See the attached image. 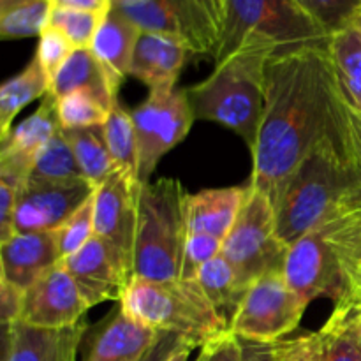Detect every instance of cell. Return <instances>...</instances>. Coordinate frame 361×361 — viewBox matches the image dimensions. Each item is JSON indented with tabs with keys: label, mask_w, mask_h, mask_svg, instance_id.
<instances>
[{
	"label": "cell",
	"mask_w": 361,
	"mask_h": 361,
	"mask_svg": "<svg viewBox=\"0 0 361 361\" xmlns=\"http://www.w3.org/2000/svg\"><path fill=\"white\" fill-rule=\"evenodd\" d=\"M341 85L328 42L277 51L267 67V99L250 185L271 196L341 118Z\"/></svg>",
	"instance_id": "1"
},
{
	"label": "cell",
	"mask_w": 361,
	"mask_h": 361,
	"mask_svg": "<svg viewBox=\"0 0 361 361\" xmlns=\"http://www.w3.org/2000/svg\"><path fill=\"white\" fill-rule=\"evenodd\" d=\"M360 201V178L337 129L300 161L271 196L279 236L289 247Z\"/></svg>",
	"instance_id": "2"
},
{
	"label": "cell",
	"mask_w": 361,
	"mask_h": 361,
	"mask_svg": "<svg viewBox=\"0 0 361 361\" xmlns=\"http://www.w3.org/2000/svg\"><path fill=\"white\" fill-rule=\"evenodd\" d=\"M277 51L270 41L250 37L215 63L207 80L185 88L194 118L233 130L252 152L263 122L267 67Z\"/></svg>",
	"instance_id": "3"
},
{
	"label": "cell",
	"mask_w": 361,
	"mask_h": 361,
	"mask_svg": "<svg viewBox=\"0 0 361 361\" xmlns=\"http://www.w3.org/2000/svg\"><path fill=\"white\" fill-rule=\"evenodd\" d=\"M120 309L137 323L175 335L194 349L229 331V323L212 305L196 279L143 281L134 277L120 300Z\"/></svg>",
	"instance_id": "4"
},
{
	"label": "cell",
	"mask_w": 361,
	"mask_h": 361,
	"mask_svg": "<svg viewBox=\"0 0 361 361\" xmlns=\"http://www.w3.org/2000/svg\"><path fill=\"white\" fill-rule=\"evenodd\" d=\"M189 192L176 178H159L137 192L133 271L143 281L182 279Z\"/></svg>",
	"instance_id": "5"
},
{
	"label": "cell",
	"mask_w": 361,
	"mask_h": 361,
	"mask_svg": "<svg viewBox=\"0 0 361 361\" xmlns=\"http://www.w3.org/2000/svg\"><path fill=\"white\" fill-rule=\"evenodd\" d=\"M250 37L270 41L279 51H284L328 42L330 34L296 0H228L214 63L231 55Z\"/></svg>",
	"instance_id": "6"
},
{
	"label": "cell",
	"mask_w": 361,
	"mask_h": 361,
	"mask_svg": "<svg viewBox=\"0 0 361 361\" xmlns=\"http://www.w3.org/2000/svg\"><path fill=\"white\" fill-rule=\"evenodd\" d=\"M221 254L247 288L256 279L282 270L288 245L279 236L275 208L268 194L250 185L242 212L222 242Z\"/></svg>",
	"instance_id": "7"
},
{
	"label": "cell",
	"mask_w": 361,
	"mask_h": 361,
	"mask_svg": "<svg viewBox=\"0 0 361 361\" xmlns=\"http://www.w3.org/2000/svg\"><path fill=\"white\" fill-rule=\"evenodd\" d=\"M309 305L286 282L282 270L270 271L249 286L229 331L245 342L275 344L300 326Z\"/></svg>",
	"instance_id": "8"
},
{
	"label": "cell",
	"mask_w": 361,
	"mask_h": 361,
	"mask_svg": "<svg viewBox=\"0 0 361 361\" xmlns=\"http://www.w3.org/2000/svg\"><path fill=\"white\" fill-rule=\"evenodd\" d=\"M133 116L140 148V183L152 182V175L168 152L178 147L196 122L185 88L152 90Z\"/></svg>",
	"instance_id": "9"
},
{
	"label": "cell",
	"mask_w": 361,
	"mask_h": 361,
	"mask_svg": "<svg viewBox=\"0 0 361 361\" xmlns=\"http://www.w3.org/2000/svg\"><path fill=\"white\" fill-rule=\"evenodd\" d=\"M141 32L178 37L196 55L214 59L221 41V25L204 0H133L113 4Z\"/></svg>",
	"instance_id": "10"
},
{
	"label": "cell",
	"mask_w": 361,
	"mask_h": 361,
	"mask_svg": "<svg viewBox=\"0 0 361 361\" xmlns=\"http://www.w3.org/2000/svg\"><path fill=\"white\" fill-rule=\"evenodd\" d=\"M331 221L291 243L282 267L286 282L309 303L317 298L337 303L344 295V267L331 236Z\"/></svg>",
	"instance_id": "11"
},
{
	"label": "cell",
	"mask_w": 361,
	"mask_h": 361,
	"mask_svg": "<svg viewBox=\"0 0 361 361\" xmlns=\"http://www.w3.org/2000/svg\"><path fill=\"white\" fill-rule=\"evenodd\" d=\"M62 264L90 309L104 302H120L134 279L133 264L99 236L66 257Z\"/></svg>",
	"instance_id": "12"
},
{
	"label": "cell",
	"mask_w": 361,
	"mask_h": 361,
	"mask_svg": "<svg viewBox=\"0 0 361 361\" xmlns=\"http://www.w3.org/2000/svg\"><path fill=\"white\" fill-rule=\"evenodd\" d=\"M94 190L95 187L88 180L71 183H27L18 194L14 229L21 235L56 231Z\"/></svg>",
	"instance_id": "13"
},
{
	"label": "cell",
	"mask_w": 361,
	"mask_h": 361,
	"mask_svg": "<svg viewBox=\"0 0 361 361\" xmlns=\"http://www.w3.org/2000/svg\"><path fill=\"white\" fill-rule=\"evenodd\" d=\"M60 129L56 97L48 94L30 116L0 140V182L20 192L27 185L35 155Z\"/></svg>",
	"instance_id": "14"
},
{
	"label": "cell",
	"mask_w": 361,
	"mask_h": 361,
	"mask_svg": "<svg viewBox=\"0 0 361 361\" xmlns=\"http://www.w3.org/2000/svg\"><path fill=\"white\" fill-rule=\"evenodd\" d=\"M90 310L76 282L63 264H56L44 277L25 291V305L20 323L35 328H71L83 323Z\"/></svg>",
	"instance_id": "15"
},
{
	"label": "cell",
	"mask_w": 361,
	"mask_h": 361,
	"mask_svg": "<svg viewBox=\"0 0 361 361\" xmlns=\"http://www.w3.org/2000/svg\"><path fill=\"white\" fill-rule=\"evenodd\" d=\"M137 192L140 187L115 171L94 190L95 236L104 240L130 264L136 240Z\"/></svg>",
	"instance_id": "16"
},
{
	"label": "cell",
	"mask_w": 361,
	"mask_h": 361,
	"mask_svg": "<svg viewBox=\"0 0 361 361\" xmlns=\"http://www.w3.org/2000/svg\"><path fill=\"white\" fill-rule=\"evenodd\" d=\"M62 263L56 231L16 233L0 242V281L27 291Z\"/></svg>",
	"instance_id": "17"
},
{
	"label": "cell",
	"mask_w": 361,
	"mask_h": 361,
	"mask_svg": "<svg viewBox=\"0 0 361 361\" xmlns=\"http://www.w3.org/2000/svg\"><path fill=\"white\" fill-rule=\"evenodd\" d=\"M192 49L178 37L155 32H141L130 62L129 76L136 78L152 90L176 88Z\"/></svg>",
	"instance_id": "18"
},
{
	"label": "cell",
	"mask_w": 361,
	"mask_h": 361,
	"mask_svg": "<svg viewBox=\"0 0 361 361\" xmlns=\"http://www.w3.org/2000/svg\"><path fill=\"white\" fill-rule=\"evenodd\" d=\"M6 330L4 361H78L87 323L71 328H35L16 323Z\"/></svg>",
	"instance_id": "19"
},
{
	"label": "cell",
	"mask_w": 361,
	"mask_h": 361,
	"mask_svg": "<svg viewBox=\"0 0 361 361\" xmlns=\"http://www.w3.org/2000/svg\"><path fill=\"white\" fill-rule=\"evenodd\" d=\"M162 335L134 321L118 307L99 326L85 361H145Z\"/></svg>",
	"instance_id": "20"
},
{
	"label": "cell",
	"mask_w": 361,
	"mask_h": 361,
	"mask_svg": "<svg viewBox=\"0 0 361 361\" xmlns=\"http://www.w3.org/2000/svg\"><path fill=\"white\" fill-rule=\"evenodd\" d=\"M250 185L204 189L187 197V228L189 233H204L224 242L235 226Z\"/></svg>",
	"instance_id": "21"
},
{
	"label": "cell",
	"mask_w": 361,
	"mask_h": 361,
	"mask_svg": "<svg viewBox=\"0 0 361 361\" xmlns=\"http://www.w3.org/2000/svg\"><path fill=\"white\" fill-rule=\"evenodd\" d=\"M120 87L122 83L106 69L90 48H78L51 78L49 94L59 99L71 92L85 90L97 97L111 111L118 102L116 97Z\"/></svg>",
	"instance_id": "22"
},
{
	"label": "cell",
	"mask_w": 361,
	"mask_h": 361,
	"mask_svg": "<svg viewBox=\"0 0 361 361\" xmlns=\"http://www.w3.org/2000/svg\"><path fill=\"white\" fill-rule=\"evenodd\" d=\"M141 30L115 6L106 13L90 49L106 69L123 83L130 71L134 49Z\"/></svg>",
	"instance_id": "23"
},
{
	"label": "cell",
	"mask_w": 361,
	"mask_h": 361,
	"mask_svg": "<svg viewBox=\"0 0 361 361\" xmlns=\"http://www.w3.org/2000/svg\"><path fill=\"white\" fill-rule=\"evenodd\" d=\"M328 51L342 94L361 111V25L358 20L330 34Z\"/></svg>",
	"instance_id": "24"
},
{
	"label": "cell",
	"mask_w": 361,
	"mask_h": 361,
	"mask_svg": "<svg viewBox=\"0 0 361 361\" xmlns=\"http://www.w3.org/2000/svg\"><path fill=\"white\" fill-rule=\"evenodd\" d=\"M51 90V80L35 59L0 88V140L13 130L18 113L37 99H44Z\"/></svg>",
	"instance_id": "25"
},
{
	"label": "cell",
	"mask_w": 361,
	"mask_h": 361,
	"mask_svg": "<svg viewBox=\"0 0 361 361\" xmlns=\"http://www.w3.org/2000/svg\"><path fill=\"white\" fill-rule=\"evenodd\" d=\"M196 281L204 291V295L208 296L212 305L229 323L238 310L247 289H249L238 277L231 263L221 254L215 259L208 261L197 271Z\"/></svg>",
	"instance_id": "26"
},
{
	"label": "cell",
	"mask_w": 361,
	"mask_h": 361,
	"mask_svg": "<svg viewBox=\"0 0 361 361\" xmlns=\"http://www.w3.org/2000/svg\"><path fill=\"white\" fill-rule=\"evenodd\" d=\"M62 133L76 155L81 173L92 185H101L109 175L116 171L106 143L104 126L62 129Z\"/></svg>",
	"instance_id": "27"
},
{
	"label": "cell",
	"mask_w": 361,
	"mask_h": 361,
	"mask_svg": "<svg viewBox=\"0 0 361 361\" xmlns=\"http://www.w3.org/2000/svg\"><path fill=\"white\" fill-rule=\"evenodd\" d=\"M106 143L111 154L113 164L130 183L141 187L140 183V148H137L136 129L129 111L116 102L104 123Z\"/></svg>",
	"instance_id": "28"
},
{
	"label": "cell",
	"mask_w": 361,
	"mask_h": 361,
	"mask_svg": "<svg viewBox=\"0 0 361 361\" xmlns=\"http://www.w3.org/2000/svg\"><path fill=\"white\" fill-rule=\"evenodd\" d=\"M319 337L321 361H361V338L353 321L351 305H334Z\"/></svg>",
	"instance_id": "29"
},
{
	"label": "cell",
	"mask_w": 361,
	"mask_h": 361,
	"mask_svg": "<svg viewBox=\"0 0 361 361\" xmlns=\"http://www.w3.org/2000/svg\"><path fill=\"white\" fill-rule=\"evenodd\" d=\"M78 180L87 178L81 173L69 141L60 129L35 155L27 183H71Z\"/></svg>",
	"instance_id": "30"
},
{
	"label": "cell",
	"mask_w": 361,
	"mask_h": 361,
	"mask_svg": "<svg viewBox=\"0 0 361 361\" xmlns=\"http://www.w3.org/2000/svg\"><path fill=\"white\" fill-rule=\"evenodd\" d=\"M49 14V0H28L14 9L0 13V35L2 39L39 37L48 27Z\"/></svg>",
	"instance_id": "31"
},
{
	"label": "cell",
	"mask_w": 361,
	"mask_h": 361,
	"mask_svg": "<svg viewBox=\"0 0 361 361\" xmlns=\"http://www.w3.org/2000/svg\"><path fill=\"white\" fill-rule=\"evenodd\" d=\"M56 113L62 129H81L104 126L111 111L92 94L76 90L56 99Z\"/></svg>",
	"instance_id": "32"
},
{
	"label": "cell",
	"mask_w": 361,
	"mask_h": 361,
	"mask_svg": "<svg viewBox=\"0 0 361 361\" xmlns=\"http://www.w3.org/2000/svg\"><path fill=\"white\" fill-rule=\"evenodd\" d=\"M106 14L88 13V11L76 9H59L51 7L49 14V27L62 32L74 48H90L95 34L101 27Z\"/></svg>",
	"instance_id": "33"
},
{
	"label": "cell",
	"mask_w": 361,
	"mask_h": 361,
	"mask_svg": "<svg viewBox=\"0 0 361 361\" xmlns=\"http://www.w3.org/2000/svg\"><path fill=\"white\" fill-rule=\"evenodd\" d=\"M331 236L345 271L361 267V204L348 208L331 221Z\"/></svg>",
	"instance_id": "34"
},
{
	"label": "cell",
	"mask_w": 361,
	"mask_h": 361,
	"mask_svg": "<svg viewBox=\"0 0 361 361\" xmlns=\"http://www.w3.org/2000/svg\"><path fill=\"white\" fill-rule=\"evenodd\" d=\"M95 236L94 229V194L71 215L66 224L56 229L59 252L62 261L73 256Z\"/></svg>",
	"instance_id": "35"
},
{
	"label": "cell",
	"mask_w": 361,
	"mask_h": 361,
	"mask_svg": "<svg viewBox=\"0 0 361 361\" xmlns=\"http://www.w3.org/2000/svg\"><path fill=\"white\" fill-rule=\"evenodd\" d=\"M328 34L341 30L361 13V0H296Z\"/></svg>",
	"instance_id": "36"
},
{
	"label": "cell",
	"mask_w": 361,
	"mask_h": 361,
	"mask_svg": "<svg viewBox=\"0 0 361 361\" xmlns=\"http://www.w3.org/2000/svg\"><path fill=\"white\" fill-rule=\"evenodd\" d=\"M39 41H37V48H35V55L34 59L41 63V67L44 69V73L48 74L49 80L56 74V71L67 62L74 48L71 44L69 39L59 32L56 28L53 27H46L42 30V34L39 35Z\"/></svg>",
	"instance_id": "37"
},
{
	"label": "cell",
	"mask_w": 361,
	"mask_h": 361,
	"mask_svg": "<svg viewBox=\"0 0 361 361\" xmlns=\"http://www.w3.org/2000/svg\"><path fill=\"white\" fill-rule=\"evenodd\" d=\"M222 252V240L215 238L204 233H189L183 250V263H182V279L194 281L197 271L208 263L221 256Z\"/></svg>",
	"instance_id": "38"
},
{
	"label": "cell",
	"mask_w": 361,
	"mask_h": 361,
	"mask_svg": "<svg viewBox=\"0 0 361 361\" xmlns=\"http://www.w3.org/2000/svg\"><path fill=\"white\" fill-rule=\"evenodd\" d=\"M342 90V88H341ZM342 145L358 175L361 183V111L341 94V122H338ZM358 204H361V201ZM355 207V204H353Z\"/></svg>",
	"instance_id": "39"
},
{
	"label": "cell",
	"mask_w": 361,
	"mask_h": 361,
	"mask_svg": "<svg viewBox=\"0 0 361 361\" xmlns=\"http://www.w3.org/2000/svg\"><path fill=\"white\" fill-rule=\"evenodd\" d=\"M274 353L275 361H321L319 331L275 342Z\"/></svg>",
	"instance_id": "40"
},
{
	"label": "cell",
	"mask_w": 361,
	"mask_h": 361,
	"mask_svg": "<svg viewBox=\"0 0 361 361\" xmlns=\"http://www.w3.org/2000/svg\"><path fill=\"white\" fill-rule=\"evenodd\" d=\"M196 361H243V342L228 331L204 344Z\"/></svg>",
	"instance_id": "41"
},
{
	"label": "cell",
	"mask_w": 361,
	"mask_h": 361,
	"mask_svg": "<svg viewBox=\"0 0 361 361\" xmlns=\"http://www.w3.org/2000/svg\"><path fill=\"white\" fill-rule=\"evenodd\" d=\"M25 305V291L0 281V319L4 328L20 323Z\"/></svg>",
	"instance_id": "42"
},
{
	"label": "cell",
	"mask_w": 361,
	"mask_h": 361,
	"mask_svg": "<svg viewBox=\"0 0 361 361\" xmlns=\"http://www.w3.org/2000/svg\"><path fill=\"white\" fill-rule=\"evenodd\" d=\"M18 190L7 183L0 182V242L16 235L14 229V214H16Z\"/></svg>",
	"instance_id": "43"
},
{
	"label": "cell",
	"mask_w": 361,
	"mask_h": 361,
	"mask_svg": "<svg viewBox=\"0 0 361 361\" xmlns=\"http://www.w3.org/2000/svg\"><path fill=\"white\" fill-rule=\"evenodd\" d=\"M49 4L59 9L88 11L99 14H106L113 7V0H49Z\"/></svg>",
	"instance_id": "44"
},
{
	"label": "cell",
	"mask_w": 361,
	"mask_h": 361,
	"mask_svg": "<svg viewBox=\"0 0 361 361\" xmlns=\"http://www.w3.org/2000/svg\"><path fill=\"white\" fill-rule=\"evenodd\" d=\"M344 303V305H361V267L351 268L345 271L344 295L334 305Z\"/></svg>",
	"instance_id": "45"
},
{
	"label": "cell",
	"mask_w": 361,
	"mask_h": 361,
	"mask_svg": "<svg viewBox=\"0 0 361 361\" xmlns=\"http://www.w3.org/2000/svg\"><path fill=\"white\" fill-rule=\"evenodd\" d=\"M242 341V338H240ZM243 342V361H275L274 344Z\"/></svg>",
	"instance_id": "46"
},
{
	"label": "cell",
	"mask_w": 361,
	"mask_h": 361,
	"mask_svg": "<svg viewBox=\"0 0 361 361\" xmlns=\"http://www.w3.org/2000/svg\"><path fill=\"white\" fill-rule=\"evenodd\" d=\"M175 341H176L175 335H169V334L162 335V338L159 341V344L152 349V353L147 356V358H145V361H164L166 356H168V353L171 351Z\"/></svg>",
	"instance_id": "47"
},
{
	"label": "cell",
	"mask_w": 361,
	"mask_h": 361,
	"mask_svg": "<svg viewBox=\"0 0 361 361\" xmlns=\"http://www.w3.org/2000/svg\"><path fill=\"white\" fill-rule=\"evenodd\" d=\"M192 345L187 344L185 341H182V338L176 337L175 344H173L171 351L168 353V356H166L164 361H189V356L190 353H192Z\"/></svg>",
	"instance_id": "48"
},
{
	"label": "cell",
	"mask_w": 361,
	"mask_h": 361,
	"mask_svg": "<svg viewBox=\"0 0 361 361\" xmlns=\"http://www.w3.org/2000/svg\"><path fill=\"white\" fill-rule=\"evenodd\" d=\"M204 2H207V6L212 9L214 16L217 18L222 32V25H224L226 20V11H228V0H204Z\"/></svg>",
	"instance_id": "49"
},
{
	"label": "cell",
	"mask_w": 361,
	"mask_h": 361,
	"mask_svg": "<svg viewBox=\"0 0 361 361\" xmlns=\"http://www.w3.org/2000/svg\"><path fill=\"white\" fill-rule=\"evenodd\" d=\"M28 2V0H0V13H6V11L14 9V7L21 6V4Z\"/></svg>",
	"instance_id": "50"
},
{
	"label": "cell",
	"mask_w": 361,
	"mask_h": 361,
	"mask_svg": "<svg viewBox=\"0 0 361 361\" xmlns=\"http://www.w3.org/2000/svg\"><path fill=\"white\" fill-rule=\"evenodd\" d=\"M353 307V321H355V328L358 331V337L361 338V305H351Z\"/></svg>",
	"instance_id": "51"
},
{
	"label": "cell",
	"mask_w": 361,
	"mask_h": 361,
	"mask_svg": "<svg viewBox=\"0 0 361 361\" xmlns=\"http://www.w3.org/2000/svg\"><path fill=\"white\" fill-rule=\"evenodd\" d=\"M120 2H133V0H113V4H120Z\"/></svg>",
	"instance_id": "52"
},
{
	"label": "cell",
	"mask_w": 361,
	"mask_h": 361,
	"mask_svg": "<svg viewBox=\"0 0 361 361\" xmlns=\"http://www.w3.org/2000/svg\"><path fill=\"white\" fill-rule=\"evenodd\" d=\"M356 20H358V23H360V25H361V13H360V14H358V16H356Z\"/></svg>",
	"instance_id": "53"
}]
</instances>
